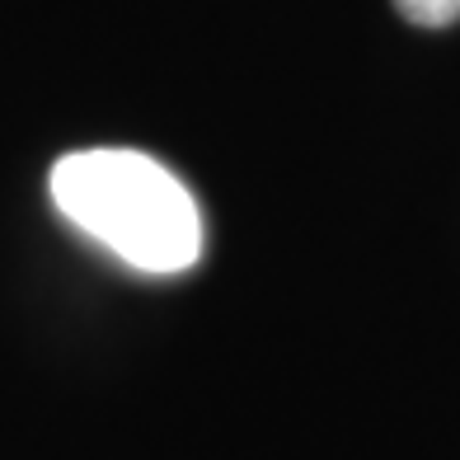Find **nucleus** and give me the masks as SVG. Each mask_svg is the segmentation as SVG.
I'll return each mask as SVG.
<instances>
[{
  "mask_svg": "<svg viewBox=\"0 0 460 460\" xmlns=\"http://www.w3.org/2000/svg\"><path fill=\"white\" fill-rule=\"evenodd\" d=\"M52 202L75 230H85L141 273H183L202 254V212L179 174L141 151H75L52 164Z\"/></svg>",
  "mask_w": 460,
  "mask_h": 460,
  "instance_id": "1",
  "label": "nucleus"
},
{
  "mask_svg": "<svg viewBox=\"0 0 460 460\" xmlns=\"http://www.w3.org/2000/svg\"><path fill=\"white\" fill-rule=\"evenodd\" d=\"M394 10L418 29H447L460 19V0H394Z\"/></svg>",
  "mask_w": 460,
  "mask_h": 460,
  "instance_id": "2",
  "label": "nucleus"
}]
</instances>
